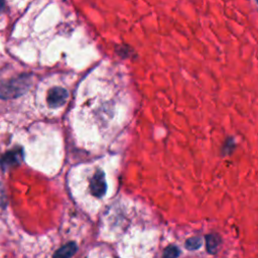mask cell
<instances>
[{"instance_id": "1", "label": "cell", "mask_w": 258, "mask_h": 258, "mask_svg": "<svg viewBox=\"0 0 258 258\" xmlns=\"http://www.w3.org/2000/svg\"><path fill=\"white\" fill-rule=\"evenodd\" d=\"M28 78L13 80L11 82H0V98L10 99L22 95L28 89Z\"/></svg>"}, {"instance_id": "2", "label": "cell", "mask_w": 258, "mask_h": 258, "mask_svg": "<svg viewBox=\"0 0 258 258\" xmlns=\"http://www.w3.org/2000/svg\"><path fill=\"white\" fill-rule=\"evenodd\" d=\"M69 98V92L62 87H53L48 90L46 102L50 108H58L66 104Z\"/></svg>"}, {"instance_id": "3", "label": "cell", "mask_w": 258, "mask_h": 258, "mask_svg": "<svg viewBox=\"0 0 258 258\" xmlns=\"http://www.w3.org/2000/svg\"><path fill=\"white\" fill-rule=\"evenodd\" d=\"M90 189L94 197L96 198H102L107 190V183L105 179V174L102 170H97L93 178L90 182Z\"/></svg>"}, {"instance_id": "4", "label": "cell", "mask_w": 258, "mask_h": 258, "mask_svg": "<svg viewBox=\"0 0 258 258\" xmlns=\"http://www.w3.org/2000/svg\"><path fill=\"white\" fill-rule=\"evenodd\" d=\"M78 247H77V244L75 242H69L67 244H64L63 246H61L60 248H58L52 258H71L77 251Z\"/></svg>"}, {"instance_id": "5", "label": "cell", "mask_w": 258, "mask_h": 258, "mask_svg": "<svg viewBox=\"0 0 258 258\" xmlns=\"http://www.w3.org/2000/svg\"><path fill=\"white\" fill-rule=\"evenodd\" d=\"M221 245V238L218 234H210L206 236V247L210 254H215Z\"/></svg>"}, {"instance_id": "6", "label": "cell", "mask_w": 258, "mask_h": 258, "mask_svg": "<svg viewBox=\"0 0 258 258\" xmlns=\"http://www.w3.org/2000/svg\"><path fill=\"white\" fill-rule=\"evenodd\" d=\"M19 153L20 152H15V151H10L8 152L5 156H3L2 158V166L5 167V166H9L11 164H14V163H18L19 162Z\"/></svg>"}, {"instance_id": "7", "label": "cell", "mask_w": 258, "mask_h": 258, "mask_svg": "<svg viewBox=\"0 0 258 258\" xmlns=\"http://www.w3.org/2000/svg\"><path fill=\"white\" fill-rule=\"evenodd\" d=\"M201 246H202V239H200L199 237L188 238L185 241V248L187 250H190V251L198 250L199 248H201Z\"/></svg>"}, {"instance_id": "8", "label": "cell", "mask_w": 258, "mask_h": 258, "mask_svg": "<svg viewBox=\"0 0 258 258\" xmlns=\"http://www.w3.org/2000/svg\"><path fill=\"white\" fill-rule=\"evenodd\" d=\"M179 255V249L175 246H168L163 251L162 258H177Z\"/></svg>"}, {"instance_id": "9", "label": "cell", "mask_w": 258, "mask_h": 258, "mask_svg": "<svg viewBox=\"0 0 258 258\" xmlns=\"http://www.w3.org/2000/svg\"><path fill=\"white\" fill-rule=\"evenodd\" d=\"M256 1H257V2H258V0H256Z\"/></svg>"}]
</instances>
